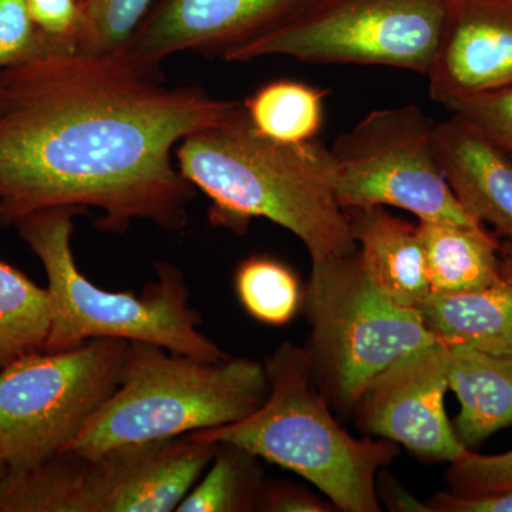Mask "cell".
Instances as JSON below:
<instances>
[{"instance_id":"obj_28","label":"cell","mask_w":512,"mask_h":512,"mask_svg":"<svg viewBox=\"0 0 512 512\" xmlns=\"http://www.w3.org/2000/svg\"><path fill=\"white\" fill-rule=\"evenodd\" d=\"M427 507L430 512H512V490L481 495L440 493Z\"/></svg>"},{"instance_id":"obj_17","label":"cell","mask_w":512,"mask_h":512,"mask_svg":"<svg viewBox=\"0 0 512 512\" xmlns=\"http://www.w3.org/2000/svg\"><path fill=\"white\" fill-rule=\"evenodd\" d=\"M448 389L461 404L454 424L458 440L473 447L512 426V356L448 346Z\"/></svg>"},{"instance_id":"obj_13","label":"cell","mask_w":512,"mask_h":512,"mask_svg":"<svg viewBox=\"0 0 512 512\" xmlns=\"http://www.w3.org/2000/svg\"><path fill=\"white\" fill-rule=\"evenodd\" d=\"M429 77L433 100L512 87V0H451Z\"/></svg>"},{"instance_id":"obj_7","label":"cell","mask_w":512,"mask_h":512,"mask_svg":"<svg viewBox=\"0 0 512 512\" xmlns=\"http://www.w3.org/2000/svg\"><path fill=\"white\" fill-rule=\"evenodd\" d=\"M308 301L313 376L346 412L384 369L439 342L419 309L394 302L367 276L357 249L312 261Z\"/></svg>"},{"instance_id":"obj_9","label":"cell","mask_w":512,"mask_h":512,"mask_svg":"<svg viewBox=\"0 0 512 512\" xmlns=\"http://www.w3.org/2000/svg\"><path fill=\"white\" fill-rule=\"evenodd\" d=\"M451 0H316L271 32L225 53L227 62L269 56L309 63L384 66L426 74Z\"/></svg>"},{"instance_id":"obj_8","label":"cell","mask_w":512,"mask_h":512,"mask_svg":"<svg viewBox=\"0 0 512 512\" xmlns=\"http://www.w3.org/2000/svg\"><path fill=\"white\" fill-rule=\"evenodd\" d=\"M128 345L92 339L37 350L0 369V457L8 471L29 470L66 450L120 386Z\"/></svg>"},{"instance_id":"obj_20","label":"cell","mask_w":512,"mask_h":512,"mask_svg":"<svg viewBox=\"0 0 512 512\" xmlns=\"http://www.w3.org/2000/svg\"><path fill=\"white\" fill-rule=\"evenodd\" d=\"M52 313L49 291L0 259V369L45 350Z\"/></svg>"},{"instance_id":"obj_19","label":"cell","mask_w":512,"mask_h":512,"mask_svg":"<svg viewBox=\"0 0 512 512\" xmlns=\"http://www.w3.org/2000/svg\"><path fill=\"white\" fill-rule=\"evenodd\" d=\"M328 94L298 80H274L259 87L242 106L262 136L278 143L303 144L318 138Z\"/></svg>"},{"instance_id":"obj_30","label":"cell","mask_w":512,"mask_h":512,"mask_svg":"<svg viewBox=\"0 0 512 512\" xmlns=\"http://www.w3.org/2000/svg\"><path fill=\"white\" fill-rule=\"evenodd\" d=\"M379 497L387 495L389 501L387 505H390L392 510L396 511H410V512H426L429 511L427 504H421L419 501L414 500L409 494L404 493L402 488L397 484L387 483V478L383 477L382 488H380Z\"/></svg>"},{"instance_id":"obj_31","label":"cell","mask_w":512,"mask_h":512,"mask_svg":"<svg viewBox=\"0 0 512 512\" xmlns=\"http://www.w3.org/2000/svg\"><path fill=\"white\" fill-rule=\"evenodd\" d=\"M501 276L512 285V241L505 242L500 249Z\"/></svg>"},{"instance_id":"obj_22","label":"cell","mask_w":512,"mask_h":512,"mask_svg":"<svg viewBox=\"0 0 512 512\" xmlns=\"http://www.w3.org/2000/svg\"><path fill=\"white\" fill-rule=\"evenodd\" d=\"M235 291L245 311L269 326L291 322L301 305V286L292 269L272 256L255 255L235 272Z\"/></svg>"},{"instance_id":"obj_24","label":"cell","mask_w":512,"mask_h":512,"mask_svg":"<svg viewBox=\"0 0 512 512\" xmlns=\"http://www.w3.org/2000/svg\"><path fill=\"white\" fill-rule=\"evenodd\" d=\"M45 55L28 0H0V72Z\"/></svg>"},{"instance_id":"obj_32","label":"cell","mask_w":512,"mask_h":512,"mask_svg":"<svg viewBox=\"0 0 512 512\" xmlns=\"http://www.w3.org/2000/svg\"><path fill=\"white\" fill-rule=\"evenodd\" d=\"M6 473H8V467H6L3 458L0 457V481H2V478L6 476Z\"/></svg>"},{"instance_id":"obj_16","label":"cell","mask_w":512,"mask_h":512,"mask_svg":"<svg viewBox=\"0 0 512 512\" xmlns=\"http://www.w3.org/2000/svg\"><path fill=\"white\" fill-rule=\"evenodd\" d=\"M416 308L444 345L512 356V285L508 282L476 291H430Z\"/></svg>"},{"instance_id":"obj_11","label":"cell","mask_w":512,"mask_h":512,"mask_svg":"<svg viewBox=\"0 0 512 512\" xmlns=\"http://www.w3.org/2000/svg\"><path fill=\"white\" fill-rule=\"evenodd\" d=\"M448 346L431 343L392 363L369 384L355 413L360 429L433 461L458 460L468 448L448 420Z\"/></svg>"},{"instance_id":"obj_4","label":"cell","mask_w":512,"mask_h":512,"mask_svg":"<svg viewBox=\"0 0 512 512\" xmlns=\"http://www.w3.org/2000/svg\"><path fill=\"white\" fill-rule=\"evenodd\" d=\"M82 208L57 207L20 218L15 227L42 262L52 299V326L45 352L72 349L92 339L150 343L177 355L207 362L227 359L198 329L188 305L183 275L173 265L157 266V281L143 295L94 285L77 268L72 249L74 218Z\"/></svg>"},{"instance_id":"obj_27","label":"cell","mask_w":512,"mask_h":512,"mask_svg":"<svg viewBox=\"0 0 512 512\" xmlns=\"http://www.w3.org/2000/svg\"><path fill=\"white\" fill-rule=\"evenodd\" d=\"M476 123L491 140L512 157V87L498 92L463 97L444 104Z\"/></svg>"},{"instance_id":"obj_10","label":"cell","mask_w":512,"mask_h":512,"mask_svg":"<svg viewBox=\"0 0 512 512\" xmlns=\"http://www.w3.org/2000/svg\"><path fill=\"white\" fill-rule=\"evenodd\" d=\"M431 119L417 104L370 111L329 148L333 192L343 211L396 207L419 221L476 227L454 197L434 153Z\"/></svg>"},{"instance_id":"obj_2","label":"cell","mask_w":512,"mask_h":512,"mask_svg":"<svg viewBox=\"0 0 512 512\" xmlns=\"http://www.w3.org/2000/svg\"><path fill=\"white\" fill-rule=\"evenodd\" d=\"M185 180L211 201L215 227L244 234L255 218L288 229L316 259L357 249L336 201L329 148L318 138L284 144L262 136L244 106L224 123L184 138L175 148Z\"/></svg>"},{"instance_id":"obj_14","label":"cell","mask_w":512,"mask_h":512,"mask_svg":"<svg viewBox=\"0 0 512 512\" xmlns=\"http://www.w3.org/2000/svg\"><path fill=\"white\" fill-rule=\"evenodd\" d=\"M434 153L454 197L480 224L512 241V157L458 113L434 128Z\"/></svg>"},{"instance_id":"obj_6","label":"cell","mask_w":512,"mask_h":512,"mask_svg":"<svg viewBox=\"0 0 512 512\" xmlns=\"http://www.w3.org/2000/svg\"><path fill=\"white\" fill-rule=\"evenodd\" d=\"M218 443L195 433L111 448L96 457L63 451L8 471L0 512H173L197 484Z\"/></svg>"},{"instance_id":"obj_23","label":"cell","mask_w":512,"mask_h":512,"mask_svg":"<svg viewBox=\"0 0 512 512\" xmlns=\"http://www.w3.org/2000/svg\"><path fill=\"white\" fill-rule=\"evenodd\" d=\"M83 29L77 52L120 53L153 6L154 0H82Z\"/></svg>"},{"instance_id":"obj_26","label":"cell","mask_w":512,"mask_h":512,"mask_svg":"<svg viewBox=\"0 0 512 512\" xmlns=\"http://www.w3.org/2000/svg\"><path fill=\"white\" fill-rule=\"evenodd\" d=\"M28 3L49 55L77 52L84 19L82 0H28Z\"/></svg>"},{"instance_id":"obj_29","label":"cell","mask_w":512,"mask_h":512,"mask_svg":"<svg viewBox=\"0 0 512 512\" xmlns=\"http://www.w3.org/2000/svg\"><path fill=\"white\" fill-rule=\"evenodd\" d=\"M256 510L272 512H326L329 505L308 493L303 488L293 485H275L266 488L259 495Z\"/></svg>"},{"instance_id":"obj_12","label":"cell","mask_w":512,"mask_h":512,"mask_svg":"<svg viewBox=\"0 0 512 512\" xmlns=\"http://www.w3.org/2000/svg\"><path fill=\"white\" fill-rule=\"evenodd\" d=\"M316 0H154L124 57L144 72L184 52L220 53L265 35Z\"/></svg>"},{"instance_id":"obj_1","label":"cell","mask_w":512,"mask_h":512,"mask_svg":"<svg viewBox=\"0 0 512 512\" xmlns=\"http://www.w3.org/2000/svg\"><path fill=\"white\" fill-rule=\"evenodd\" d=\"M242 103L167 87L123 53H55L0 72V224L47 208L103 212L100 229L188 222L194 187L173 161L185 137Z\"/></svg>"},{"instance_id":"obj_18","label":"cell","mask_w":512,"mask_h":512,"mask_svg":"<svg viewBox=\"0 0 512 512\" xmlns=\"http://www.w3.org/2000/svg\"><path fill=\"white\" fill-rule=\"evenodd\" d=\"M419 232L431 291H476L504 281L500 242L484 225L420 221Z\"/></svg>"},{"instance_id":"obj_3","label":"cell","mask_w":512,"mask_h":512,"mask_svg":"<svg viewBox=\"0 0 512 512\" xmlns=\"http://www.w3.org/2000/svg\"><path fill=\"white\" fill-rule=\"evenodd\" d=\"M264 403L235 423L195 431L201 439L244 448L305 478L346 512H379L376 476L397 456L393 441L355 439L316 389L308 350L285 343L265 362Z\"/></svg>"},{"instance_id":"obj_15","label":"cell","mask_w":512,"mask_h":512,"mask_svg":"<svg viewBox=\"0 0 512 512\" xmlns=\"http://www.w3.org/2000/svg\"><path fill=\"white\" fill-rule=\"evenodd\" d=\"M367 276L394 302L416 308L431 291L419 225L386 207L345 210Z\"/></svg>"},{"instance_id":"obj_5","label":"cell","mask_w":512,"mask_h":512,"mask_svg":"<svg viewBox=\"0 0 512 512\" xmlns=\"http://www.w3.org/2000/svg\"><path fill=\"white\" fill-rule=\"evenodd\" d=\"M268 390L265 366L254 360L207 362L130 342L120 386L64 451L96 457L215 429L255 412Z\"/></svg>"},{"instance_id":"obj_25","label":"cell","mask_w":512,"mask_h":512,"mask_svg":"<svg viewBox=\"0 0 512 512\" xmlns=\"http://www.w3.org/2000/svg\"><path fill=\"white\" fill-rule=\"evenodd\" d=\"M451 490L458 495H481L512 490V450L497 456L467 453L447 471Z\"/></svg>"},{"instance_id":"obj_21","label":"cell","mask_w":512,"mask_h":512,"mask_svg":"<svg viewBox=\"0 0 512 512\" xmlns=\"http://www.w3.org/2000/svg\"><path fill=\"white\" fill-rule=\"evenodd\" d=\"M258 457L244 448L218 443V450L177 512H242L258 507L262 491Z\"/></svg>"}]
</instances>
